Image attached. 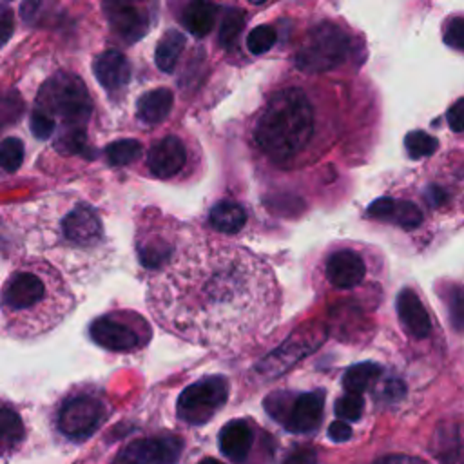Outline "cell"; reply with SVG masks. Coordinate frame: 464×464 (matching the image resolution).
Segmentation results:
<instances>
[{
  "mask_svg": "<svg viewBox=\"0 0 464 464\" xmlns=\"http://www.w3.org/2000/svg\"><path fill=\"white\" fill-rule=\"evenodd\" d=\"M404 147L411 160H420V158L431 156L437 150L439 141L437 138H433L424 130H411L404 138Z\"/></svg>",
  "mask_w": 464,
  "mask_h": 464,
  "instance_id": "obj_28",
  "label": "cell"
},
{
  "mask_svg": "<svg viewBox=\"0 0 464 464\" xmlns=\"http://www.w3.org/2000/svg\"><path fill=\"white\" fill-rule=\"evenodd\" d=\"M366 212L373 219L393 223V225H397L401 228H408V230L417 228L424 219L422 210L415 203L393 199V198L375 199L373 203H370Z\"/></svg>",
  "mask_w": 464,
  "mask_h": 464,
  "instance_id": "obj_16",
  "label": "cell"
},
{
  "mask_svg": "<svg viewBox=\"0 0 464 464\" xmlns=\"http://www.w3.org/2000/svg\"><path fill=\"white\" fill-rule=\"evenodd\" d=\"M0 25H2V31H4V36H2V44L7 42L9 34L13 33V14L11 11L4 5L2 7V14H0Z\"/></svg>",
  "mask_w": 464,
  "mask_h": 464,
  "instance_id": "obj_38",
  "label": "cell"
},
{
  "mask_svg": "<svg viewBox=\"0 0 464 464\" xmlns=\"http://www.w3.org/2000/svg\"><path fill=\"white\" fill-rule=\"evenodd\" d=\"M2 448L4 451H7L9 448H14V444H18L24 439V424L20 415L11 410L7 404L2 408Z\"/></svg>",
  "mask_w": 464,
  "mask_h": 464,
  "instance_id": "obj_27",
  "label": "cell"
},
{
  "mask_svg": "<svg viewBox=\"0 0 464 464\" xmlns=\"http://www.w3.org/2000/svg\"><path fill=\"white\" fill-rule=\"evenodd\" d=\"M172 91L167 87H158L152 91H147L140 96L136 103V114L138 118L147 125H156L163 121L170 109H172Z\"/></svg>",
  "mask_w": 464,
  "mask_h": 464,
  "instance_id": "obj_20",
  "label": "cell"
},
{
  "mask_svg": "<svg viewBox=\"0 0 464 464\" xmlns=\"http://www.w3.org/2000/svg\"><path fill=\"white\" fill-rule=\"evenodd\" d=\"M328 437L335 442H344L352 437V428L344 420H335L328 426Z\"/></svg>",
  "mask_w": 464,
  "mask_h": 464,
  "instance_id": "obj_37",
  "label": "cell"
},
{
  "mask_svg": "<svg viewBox=\"0 0 464 464\" xmlns=\"http://www.w3.org/2000/svg\"><path fill=\"white\" fill-rule=\"evenodd\" d=\"M324 277L337 290H352L366 277L364 257L350 246H339L324 259Z\"/></svg>",
  "mask_w": 464,
  "mask_h": 464,
  "instance_id": "obj_13",
  "label": "cell"
},
{
  "mask_svg": "<svg viewBox=\"0 0 464 464\" xmlns=\"http://www.w3.org/2000/svg\"><path fill=\"white\" fill-rule=\"evenodd\" d=\"M448 310H450L453 328L464 330V288L457 286V288L450 290Z\"/></svg>",
  "mask_w": 464,
  "mask_h": 464,
  "instance_id": "obj_32",
  "label": "cell"
},
{
  "mask_svg": "<svg viewBox=\"0 0 464 464\" xmlns=\"http://www.w3.org/2000/svg\"><path fill=\"white\" fill-rule=\"evenodd\" d=\"M89 335L105 350L129 353L149 343L150 328L134 312H111L96 317L89 324Z\"/></svg>",
  "mask_w": 464,
  "mask_h": 464,
  "instance_id": "obj_7",
  "label": "cell"
},
{
  "mask_svg": "<svg viewBox=\"0 0 464 464\" xmlns=\"http://www.w3.org/2000/svg\"><path fill=\"white\" fill-rule=\"evenodd\" d=\"M147 169L160 179H172L187 165V145L178 136H163L147 150Z\"/></svg>",
  "mask_w": 464,
  "mask_h": 464,
  "instance_id": "obj_14",
  "label": "cell"
},
{
  "mask_svg": "<svg viewBox=\"0 0 464 464\" xmlns=\"http://www.w3.org/2000/svg\"><path fill=\"white\" fill-rule=\"evenodd\" d=\"M18 218L27 248L58 259L63 270H85L103 256V223L96 208L83 199L56 194L24 207Z\"/></svg>",
  "mask_w": 464,
  "mask_h": 464,
  "instance_id": "obj_2",
  "label": "cell"
},
{
  "mask_svg": "<svg viewBox=\"0 0 464 464\" xmlns=\"http://www.w3.org/2000/svg\"><path fill=\"white\" fill-rule=\"evenodd\" d=\"M216 14H218V7L214 4L190 2L181 14V24L185 25V29H188L192 36L203 38L214 27Z\"/></svg>",
  "mask_w": 464,
  "mask_h": 464,
  "instance_id": "obj_22",
  "label": "cell"
},
{
  "mask_svg": "<svg viewBox=\"0 0 464 464\" xmlns=\"http://www.w3.org/2000/svg\"><path fill=\"white\" fill-rule=\"evenodd\" d=\"M54 129H56V121L53 118H49L47 114L33 109V112H31V130L36 138L45 140L54 132Z\"/></svg>",
  "mask_w": 464,
  "mask_h": 464,
  "instance_id": "obj_34",
  "label": "cell"
},
{
  "mask_svg": "<svg viewBox=\"0 0 464 464\" xmlns=\"http://www.w3.org/2000/svg\"><path fill=\"white\" fill-rule=\"evenodd\" d=\"M335 415L343 420H350V422H355L361 419L362 415V410H364V399L362 395L359 393H350L346 392L344 395H341L337 401H335Z\"/></svg>",
  "mask_w": 464,
  "mask_h": 464,
  "instance_id": "obj_31",
  "label": "cell"
},
{
  "mask_svg": "<svg viewBox=\"0 0 464 464\" xmlns=\"http://www.w3.org/2000/svg\"><path fill=\"white\" fill-rule=\"evenodd\" d=\"M174 225H169L163 221L158 225L147 223L145 228L138 232L136 250H138L140 263L152 274L163 268L170 261V257L178 250L179 241L185 236L181 232H176Z\"/></svg>",
  "mask_w": 464,
  "mask_h": 464,
  "instance_id": "obj_11",
  "label": "cell"
},
{
  "mask_svg": "<svg viewBox=\"0 0 464 464\" xmlns=\"http://www.w3.org/2000/svg\"><path fill=\"white\" fill-rule=\"evenodd\" d=\"M444 44L451 49L464 51V16H455L444 31Z\"/></svg>",
  "mask_w": 464,
  "mask_h": 464,
  "instance_id": "obj_33",
  "label": "cell"
},
{
  "mask_svg": "<svg viewBox=\"0 0 464 464\" xmlns=\"http://www.w3.org/2000/svg\"><path fill=\"white\" fill-rule=\"evenodd\" d=\"M198 464H223L221 460H218V459H212V457H207V459H203V460H199Z\"/></svg>",
  "mask_w": 464,
  "mask_h": 464,
  "instance_id": "obj_39",
  "label": "cell"
},
{
  "mask_svg": "<svg viewBox=\"0 0 464 464\" xmlns=\"http://www.w3.org/2000/svg\"><path fill=\"white\" fill-rule=\"evenodd\" d=\"M208 221L212 225V228H216L218 232H225V234H236L239 232L245 223H246V212L243 210V207L236 201H218L208 214Z\"/></svg>",
  "mask_w": 464,
  "mask_h": 464,
  "instance_id": "obj_21",
  "label": "cell"
},
{
  "mask_svg": "<svg viewBox=\"0 0 464 464\" xmlns=\"http://www.w3.org/2000/svg\"><path fill=\"white\" fill-rule=\"evenodd\" d=\"M92 71L100 85L109 92H120L130 80V65L125 54L118 49L100 53L92 62Z\"/></svg>",
  "mask_w": 464,
  "mask_h": 464,
  "instance_id": "obj_15",
  "label": "cell"
},
{
  "mask_svg": "<svg viewBox=\"0 0 464 464\" xmlns=\"http://www.w3.org/2000/svg\"><path fill=\"white\" fill-rule=\"evenodd\" d=\"M0 161H2V170L11 174L16 172L24 161V143L22 140L14 136H7L2 141L0 147Z\"/></svg>",
  "mask_w": 464,
  "mask_h": 464,
  "instance_id": "obj_29",
  "label": "cell"
},
{
  "mask_svg": "<svg viewBox=\"0 0 464 464\" xmlns=\"http://www.w3.org/2000/svg\"><path fill=\"white\" fill-rule=\"evenodd\" d=\"M350 36L335 24L323 22L308 31L295 53V67L304 72L334 71L348 60Z\"/></svg>",
  "mask_w": 464,
  "mask_h": 464,
  "instance_id": "obj_6",
  "label": "cell"
},
{
  "mask_svg": "<svg viewBox=\"0 0 464 464\" xmlns=\"http://www.w3.org/2000/svg\"><path fill=\"white\" fill-rule=\"evenodd\" d=\"M381 373H382V368L377 362H372V361L357 362L344 372L343 386L350 393L362 395V392H366L372 386V382L379 379Z\"/></svg>",
  "mask_w": 464,
  "mask_h": 464,
  "instance_id": "obj_24",
  "label": "cell"
},
{
  "mask_svg": "<svg viewBox=\"0 0 464 464\" xmlns=\"http://www.w3.org/2000/svg\"><path fill=\"white\" fill-rule=\"evenodd\" d=\"M219 450L232 462L246 460L252 442H254V428L245 419H236L227 422L219 431Z\"/></svg>",
  "mask_w": 464,
  "mask_h": 464,
  "instance_id": "obj_18",
  "label": "cell"
},
{
  "mask_svg": "<svg viewBox=\"0 0 464 464\" xmlns=\"http://www.w3.org/2000/svg\"><path fill=\"white\" fill-rule=\"evenodd\" d=\"M147 304L176 337L232 350L272 330L281 292L272 268L248 248L185 234L170 261L149 276Z\"/></svg>",
  "mask_w": 464,
  "mask_h": 464,
  "instance_id": "obj_1",
  "label": "cell"
},
{
  "mask_svg": "<svg viewBox=\"0 0 464 464\" xmlns=\"http://www.w3.org/2000/svg\"><path fill=\"white\" fill-rule=\"evenodd\" d=\"M107 413V404L100 395L87 392L74 393L60 404L56 424L67 439L85 440L103 424Z\"/></svg>",
  "mask_w": 464,
  "mask_h": 464,
  "instance_id": "obj_10",
  "label": "cell"
},
{
  "mask_svg": "<svg viewBox=\"0 0 464 464\" xmlns=\"http://www.w3.org/2000/svg\"><path fill=\"white\" fill-rule=\"evenodd\" d=\"M181 451V437L156 435L125 444L112 464H176Z\"/></svg>",
  "mask_w": 464,
  "mask_h": 464,
  "instance_id": "obj_12",
  "label": "cell"
},
{
  "mask_svg": "<svg viewBox=\"0 0 464 464\" xmlns=\"http://www.w3.org/2000/svg\"><path fill=\"white\" fill-rule=\"evenodd\" d=\"M265 408L272 419L281 422L292 433H310L323 420L324 392L314 390L299 395L277 392L266 397Z\"/></svg>",
  "mask_w": 464,
  "mask_h": 464,
  "instance_id": "obj_8",
  "label": "cell"
},
{
  "mask_svg": "<svg viewBox=\"0 0 464 464\" xmlns=\"http://www.w3.org/2000/svg\"><path fill=\"white\" fill-rule=\"evenodd\" d=\"M243 25H245V11L237 9V7L228 9L227 14L223 16L221 25H219V34H218L219 45L223 49H230L236 44Z\"/></svg>",
  "mask_w": 464,
  "mask_h": 464,
  "instance_id": "obj_26",
  "label": "cell"
},
{
  "mask_svg": "<svg viewBox=\"0 0 464 464\" xmlns=\"http://www.w3.org/2000/svg\"><path fill=\"white\" fill-rule=\"evenodd\" d=\"M283 464H317V453L314 448L297 446L286 455Z\"/></svg>",
  "mask_w": 464,
  "mask_h": 464,
  "instance_id": "obj_35",
  "label": "cell"
},
{
  "mask_svg": "<svg viewBox=\"0 0 464 464\" xmlns=\"http://www.w3.org/2000/svg\"><path fill=\"white\" fill-rule=\"evenodd\" d=\"M103 11L112 29L125 40L134 42L147 31V14L130 4H103Z\"/></svg>",
  "mask_w": 464,
  "mask_h": 464,
  "instance_id": "obj_19",
  "label": "cell"
},
{
  "mask_svg": "<svg viewBox=\"0 0 464 464\" xmlns=\"http://www.w3.org/2000/svg\"><path fill=\"white\" fill-rule=\"evenodd\" d=\"M185 34L178 29H169L158 42L156 47V65L163 72H172L183 47H185Z\"/></svg>",
  "mask_w": 464,
  "mask_h": 464,
  "instance_id": "obj_23",
  "label": "cell"
},
{
  "mask_svg": "<svg viewBox=\"0 0 464 464\" xmlns=\"http://www.w3.org/2000/svg\"><path fill=\"white\" fill-rule=\"evenodd\" d=\"M397 315L402 328L415 339H424L431 332L430 314L411 288H404L399 292Z\"/></svg>",
  "mask_w": 464,
  "mask_h": 464,
  "instance_id": "obj_17",
  "label": "cell"
},
{
  "mask_svg": "<svg viewBox=\"0 0 464 464\" xmlns=\"http://www.w3.org/2000/svg\"><path fill=\"white\" fill-rule=\"evenodd\" d=\"M446 120H448V125H450L451 130H455V132H462L464 130V98L457 100L448 109Z\"/></svg>",
  "mask_w": 464,
  "mask_h": 464,
  "instance_id": "obj_36",
  "label": "cell"
},
{
  "mask_svg": "<svg viewBox=\"0 0 464 464\" xmlns=\"http://www.w3.org/2000/svg\"><path fill=\"white\" fill-rule=\"evenodd\" d=\"M228 382L221 375H208L188 384L178 397V417L192 426L208 422L227 402Z\"/></svg>",
  "mask_w": 464,
  "mask_h": 464,
  "instance_id": "obj_9",
  "label": "cell"
},
{
  "mask_svg": "<svg viewBox=\"0 0 464 464\" xmlns=\"http://www.w3.org/2000/svg\"><path fill=\"white\" fill-rule=\"evenodd\" d=\"M141 154V145L138 140H116L105 147V158L111 165L121 167L134 161Z\"/></svg>",
  "mask_w": 464,
  "mask_h": 464,
  "instance_id": "obj_25",
  "label": "cell"
},
{
  "mask_svg": "<svg viewBox=\"0 0 464 464\" xmlns=\"http://www.w3.org/2000/svg\"><path fill=\"white\" fill-rule=\"evenodd\" d=\"M34 109L65 125V132H69L83 130V125L89 121L92 103L78 76L56 72L40 89Z\"/></svg>",
  "mask_w": 464,
  "mask_h": 464,
  "instance_id": "obj_5",
  "label": "cell"
},
{
  "mask_svg": "<svg viewBox=\"0 0 464 464\" xmlns=\"http://www.w3.org/2000/svg\"><path fill=\"white\" fill-rule=\"evenodd\" d=\"M74 308V294L60 270L45 259H25L2 286V330L14 339H33L51 332Z\"/></svg>",
  "mask_w": 464,
  "mask_h": 464,
  "instance_id": "obj_3",
  "label": "cell"
},
{
  "mask_svg": "<svg viewBox=\"0 0 464 464\" xmlns=\"http://www.w3.org/2000/svg\"><path fill=\"white\" fill-rule=\"evenodd\" d=\"M324 120L314 94L299 85L272 92L254 120L257 150L277 167H295L319 150Z\"/></svg>",
  "mask_w": 464,
  "mask_h": 464,
  "instance_id": "obj_4",
  "label": "cell"
},
{
  "mask_svg": "<svg viewBox=\"0 0 464 464\" xmlns=\"http://www.w3.org/2000/svg\"><path fill=\"white\" fill-rule=\"evenodd\" d=\"M277 33L272 25H257L246 36V47L252 54H263L274 47Z\"/></svg>",
  "mask_w": 464,
  "mask_h": 464,
  "instance_id": "obj_30",
  "label": "cell"
}]
</instances>
